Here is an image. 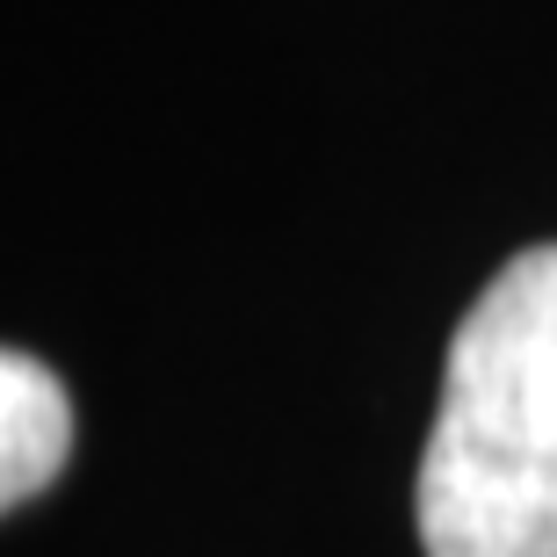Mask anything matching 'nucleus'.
<instances>
[{"instance_id": "f257e3e1", "label": "nucleus", "mask_w": 557, "mask_h": 557, "mask_svg": "<svg viewBox=\"0 0 557 557\" xmlns=\"http://www.w3.org/2000/svg\"><path fill=\"white\" fill-rule=\"evenodd\" d=\"M413 507L428 557H557V247L463 311Z\"/></svg>"}, {"instance_id": "f03ea898", "label": "nucleus", "mask_w": 557, "mask_h": 557, "mask_svg": "<svg viewBox=\"0 0 557 557\" xmlns=\"http://www.w3.org/2000/svg\"><path fill=\"white\" fill-rule=\"evenodd\" d=\"M73 449V406L65 384L44 370L37 355L0 348V515L44 493L65 471Z\"/></svg>"}]
</instances>
